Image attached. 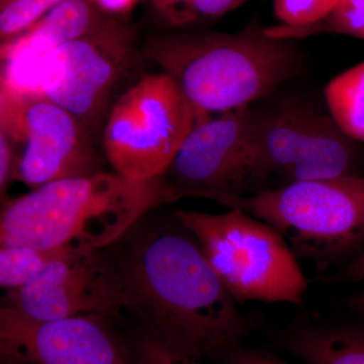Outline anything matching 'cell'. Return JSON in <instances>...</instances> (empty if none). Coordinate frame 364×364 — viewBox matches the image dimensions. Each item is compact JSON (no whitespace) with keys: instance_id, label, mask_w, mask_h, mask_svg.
Returning <instances> with one entry per match:
<instances>
[{"instance_id":"3957f363","label":"cell","mask_w":364,"mask_h":364,"mask_svg":"<svg viewBox=\"0 0 364 364\" xmlns=\"http://www.w3.org/2000/svg\"><path fill=\"white\" fill-rule=\"evenodd\" d=\"M158 205L155 178L133 181L102 171L59 179L6 203L0 218V244L100 250Z\"/></svg>"},{"instance_id":"d4e9b609","label":"cell","mask_w":364,"mask_h":364,"mask_svg":"<svg viewBox=\"0 0 364 364\" xmlns=\"http://www.w3.org/2000/svg\"><path fill=\"white\" fill-rule=\"evenodd\" d=\"M342 277L353 282H364V249L345 268Z\"/></svg>"},{"instance_id":"83f0119b","label":"cell","mask_w":364,"mask_h":364,"mask_svg":"<svg viewBox=\"0 0 364 364\" xmlns=\"http://www.w3.org/2000/svg\"><path fill=\"white\" fill-rule=\"evenodd\" d=\"M9 1H11V0H0V7L6 6Z\"/></svg>"},{"instance_id":"9a60e30c","label":"cell","mask_w":364,"mask_h":364,"mask_svg":"<svg viewBox=\"0 0 364 364\" xmlns=\"http://www.w3.org/2000/svg\"><path fill=\"white\" fill-rule=\"evenodd\" d=\"M324 95L330 117L342 133L364 143V62L333 78Z\"/></svg>"},{"instance_id":"2e32d148","label":"cell","mask_w":364,"mask_h":364,"mask_svg":"<svg viewBox=\"0 0 364 364\" xmlns=\"http://www.w3.org/2000/svg\"><path fill=\"white\" fill-rule=\"evenodd\" d=\"M265 32L287 40L332 33L364 41V0H338L332 13L315 25L299 28L280 25L265 28Z\"/></svg>"},{"instance_id":"cb8c5ba5","label":"cell","mask_w":364,"mask_h":364,"mask_svg":"<svg viewBox=\"0 0 364 364\" xmlns=\"http://www.w3.org/2000/svg\"><path fill=\"white\" fill-rule=\"evenodd\" d=\"M92 4L100 7L109 16L124 14L131 11L140 0H90Z\"/></svg>"},{"instance_id":"ba28073f","label":"cell","mask_w":364,"mask_h":364,"mask_svg":"<svg viewBox=\"0 0 364 364\" xmlns=\"http://www.w3.org/2000/svg\"><path fill=\"white\" fill-rule=\"evenodd\" d=\"M251 156L256 183L272 176L287 183L353 176L358 161L331 117L293 102L253 109Z\"/></svg>"},{"instance_id":"7a4b0ae2","label":"cell","mask_w":364,"mask_h":364,"mask_svg":"<svg viewBox=\"0 0 364 364\" xmlns=\"http://www.w3.org/2000/svg\"><path fill=\"white\" fill-rule=\"evenodd\" d=\"M296 48L293 40L250 25L232 33L158 36L142 53L210 116L250 107L294 77L301 64Z\"/></svg>"},{"instance_id":"e0dca14e","label":"cell","mask_w":364,"mask_h":364,"mask_svg":"<svg viewBox=\"0 0 364 364\" xmlns=\"http://www.w3.org/2000/svg\"><path fill=\"white\" fill-rule=\"evenodd\" d=\"M62 250H44L30 246H4L0 249V286L14 291L39 275Z\"/></svg>"},{"instance_id":"5b68a950","label":"cell","mask_w":364,"mask_h":364,"mask_svg":"<svg viewBox=\"0 0 364 364\" xmlns=\"http://www.w3.org/2000/svg\"><path fill=\"white\" fill-rule=\"evenodd\" d=\"M236 303L301 306L308 280L284 237L239 208L214 215L176 213Z\"/></svg>"},{"instance_id":"6da1fadb","label":"cell","mask_w":364,"mask_h":364,"mask_svg":"<svg viewBox=\"0 0 364 364\" xmlns=\"http://www.w3.org/2000/svg\"><path fill=\"white\" fill-rule=\"evenodd\" d=\"M114 262L124 309L151 336L200 358L241 346L247 323L186 228L139 236Z\"/></svg>"},{"instance_id":"52a82bcc","label":"cell","mask_w":364,"mask_h":364,"mask_svg":"<svg viewBox=\"0 0 364 364\" xmlns=\"http://www.w3.org/2000/svg\"><path fill=\"white\" fill-rule=\"evenodd\" d=\"M210 116L163 72L142 76L112 105L102 147L114 172L133 181L161 176L196 124Z\"/></svg>"},{"instance_id":"7402d4cb","label":"cell","mask_w":364,"mask_h":364,"mask_svg":"<svg viewBox=\"0 0 364 364\" xmlns=\"http://www.w3.org/2000/svg\"><path fill=\"white\" fill-rule=\"evenodd\" d=\"M225 364H287L268 352L239 346L224 355Z\"/></svg>"},{"instance_id":"44dd1931","label":"cell","mask_w":364,"mask_h":364,"mask_svg":"<svg viewBox=\"0 0 364 364\" xmlns=\"http://www.w3.org/2000/svg\"><path fill=\"white\" fill-rule=\"evenodd\" d=\"M134 364H203L202 358L178 350L163 343L150 334L136 341Z\"/></svg>"},{"instance_id":"4fadbf2b","label":"cell","mask_w":364,"mask_h":364,"mask_svg":"<svg viewBox=\"0 0 364 364\" xmlns=\"http://www.w3.org/2000/svg\"><path fill=\"white\" fill-rule=\"evenodd\" d=\"M90 0H65L23 35L0 46V86L38 92L36 71L43 59L67 42L92 32L109 20Z\"/></svg>"},{"instance_id":"8fae6325","label":"cell","mask_w":364,"mask_h":364,"mask_svg":"<svg viewBox=\"0 0 364 364\" xmlns=\"http://www.w3.org/2000/svg\"><path fill=\"white\" fill-rule=\"evenodd\" d=\"M9 305L40 321L102 320L124 309L116 262L95 249L60 251L39 275L9 291Z\"/></svg>"},{"instance_id":"484cf974","label":"cell","mask_w":364,"mask_h":364,"mask_svg":"<svg viewBox=\"0 0 364 364\" xmlns=\"http://www.w3.org/2000/svg\"><path fill=\"white\" fill-rule=\"evenodd\" d=\"M349 305L353 310L364 314V287L358 294H354L349 301Z\"/></svg>"},{"instance_id":"603a6c76","label":"cell","mask_w":364,"mask_h":364,"mask_svg":"<svg viewBox=\"0 0 364 364\" xmlns=\"http://www.w3.org/2000/svg\"><path fill=\"white\" fill-rule=\"evenodd\" d=\"M16 151L13 141L4 132L0 131V191L4 195L7 183L13 179L16 167Z\"/></svg>"},{"instance_id":"ffe728a7","label":"cell","mask_w":364,"mask_h":364,"mask_svg":"<svg viewBox=\"0 0 364 364\" xmlns=\"http://www.w3.org/2000/svg\"><path fill=\"white\" fill-rule=\"evenodd\" d=\"M338 0H272L275 16L282 26H308L325 20Z\"/></svg>"},{"instance_id":"d6986e66","label":"cell","mask_w":364,"mask_h":364,"mask_svg":"<svg viewBox=\"0 0 364 364\" xmlns=\"http://www.w3.org/2000/svg\"><path fill=\"white\" fill-rule=\"evenodd\" d=\"M244 1L245 0H179L160 14L169 25L188 26L220 18Z\"/></svg>"},{"instance_id":"30bf717a","label":"cell","mask_w":364,"mask_h":364,"mask_svg":"<svg viewBox=\"0 0 364 364\" xmlns=\"http://www.w3.org/2000/svg\"><path fill=\"white\" fill-rule=\"evenodd\" d=\"M250 107L208 117L191 131L164 172L155 178L160 203L196 196L217 203L246 196L256 184L251 156Z\"/></svg>"},{"instance_id":"ac0fdd59","label":"cell","mask_w":364,"mask_h":364,"mask_svg":"<svg viewBox=\"0 0 364 364\" xmlns=\"http://www.w3.org/2000/svg\"><path fill=\"white\" fill-rule=\"evenodd\" d=\"M65 0H11L0 7V40L9 42L23 35Z\"/></svg>"},{"instance_id":"8992f818","label":"cell","mask_w":364,"mask_h":364,"mask_svg":"<svg viewBox=\"0 0 364 364\" xmlns=\"http://www.w3.org/2000/svg\"><path fill=\"white\" fill-rule=\"evenodd\" d=\"M143 60L133 26L112 16L49 53L36 71V90L73 114L93 136Z\"/></svg>"},{"instance_id":"4316f807","label":"cell","mask_w":364,"mask_h":364,"mask_svg":"<svg viewBox=\"0 0 364 364\" xmlns=\"http://www.w3.org/2000/svg\"><path fill=\"white\" fill-rule=\"evenodd\" d=\"M179 0H151L153 6L157 9L159 13H162L165 9H168L172 4H176Z\"/></svg>"},{"instance_id":"277c9868","label":"cell","mask_w":364,"mask_h":364,"mask_svg":"<svg viewBox=\"0 0 364 364\" xmlns=\"http://www.w3.org/2000/svg\"><path fill=\"white\" fill-rule=\"evenodd\" d=\"M217 203L267 223L296 258L318 270L350 256L364 243V176L296 181Z\"/></svg>"},{"instance_id":"5bb4252c","label":"cell","mask_w":364,"mask_h":364,"mask_svg":"<svg viewBox=\"0 0 364 364\" xmlns=\"http://www.w3.org/2000/svg\"><path fill=\"white\" fill-rule=\"evenodd\" d=\"M284 342L306 364H364V326L306 324L289 332Z\"/></svg>"},{"instance_id":"7c38bea8","label":"cell","mask_w":364,"mask_h":364,"mask_svg":"<svg viewBox=\"0 0 364 364\" xmlns=\"http://www.w3.org/2000/svg\"><path fill=\"white\" fill-rule=\"evenodd\" d=\"M0 339L2 353L18 364H134L95 318L40 321L2 306Z\"/></svg>"},{"instance_id":"9c48e42d","label":"cell","mask_w":364,"mask_h":364,"mask_svg":"<svg viewBox=\"0 0 364 364\" xmlns=\"http://www.w3.org/2000/svg\"><path fill=\"white\" fill-rule=\"evenodd\" d=\"M0 131L16 147L13 181L36 188L102 172L93 136L73 114L41 93L0 86Z\"/></svg>"}]
</instances>
